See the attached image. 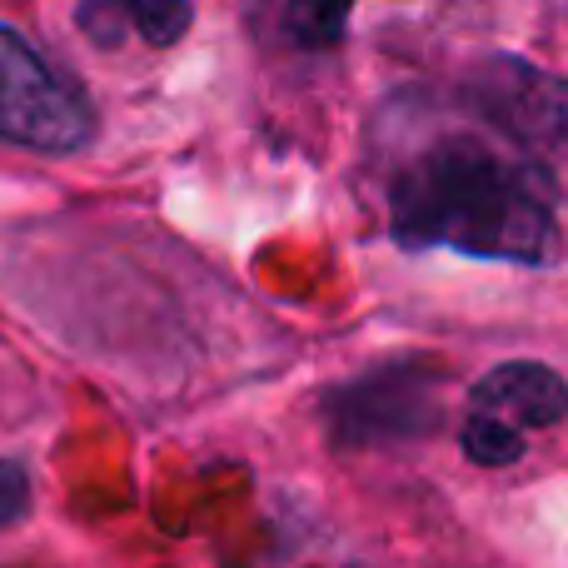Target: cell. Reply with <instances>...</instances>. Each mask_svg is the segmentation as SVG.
Here are the masks:
<instances>
[{
    "label": "cell",
    "instance_id": "1",
    "mask_svg": "<svg viewBox=\"0 0 568 568\" xmlns=\"http://www.w3.org/2000/svg\"><path fill=\"white\" fill-rule=\"evenodd\" d=\"M389 225L409 250H459L529 270L559 255L549 175L474 140H444L409 160L394 180Z\"/></svg>",
    "mask_w": 568,
    "mask_h": 568
},
{
    "label": "cell",
    "instance_id": "2",
    "mask_svg": "<svg viewBox=\"0 0 568 568\" xmlns=\"http://www.w3.org/2000/svg\"><path fill=\"white\" fill-rule=\"evenodd\" d=\"M95 110L85 90L60 80L10 26H0V140L40 155H70L90 145Z\"/></svg>",
    "mask_w": 568,
    "mask_h": 568
},
{
    "label": "cell",
    "instance_id": "3",
    "mask_svg": "<svg viewBox=\"0 0 568 568\" xmlns=\"http://www.w3.org/2000/svg\"><path fill=\"white\" fill-rule=\"evenodd\" d=\"M568 414V384L549 364L514 359L489 369L469 389V414H464V454L474 464L504 469L524 454L534 429H554Z\"/></svg>",
    "mask_w": 568,
    "mask_h": 568
},
{
    "label": "cell",
    "instance_id": "4",
    "mask_svg": "<svg viewBox=\"0 0 568 568\" xmlns=\"http://www.w3.org/2000/svg\"><path fill=\"white\" fill-rule=\"evenodd\" d=\"M334 429L349 444L369 439H404V434H429L439 424V404L434 389L419 379L414 364H389V369L369 374L359 384H344L329 399Z\"/></svg>",
    "mask_w": 568,
    "mask_h": 568
},
{
    "label": "cell",
    "instance_id": "5",
    "mask_svg": "<svg viewBox=\"0 0 568 568\" xmlns=\"http://www.w3.org/2000/svg\"><path fill=\"white\" fill-rule=\"evenodd\" d=\"M479 100L484 115L524 140H554L568 130V85L554 90V80L529 65H489L479 75Z\"/></svg>",
    "mask_w": 568,
    "mask_h": 568
},
{
    "label": "cell",
    "instance_id": "6",
    "mask_svg": "<svg viewBox=\"0 0 568 568\" xmlns=\"http://www.w3.org/2000/svg\"><path fill=\"white\" fill-rule=\"evenodd\" d=\"M80 30L95 45H120L125 36H140L145 45H175L190 30V0H75Z\"/></svg>",
    "mask_w": 568,
    "mask_h": 568
},
{
    "label": "cell",
    "instance_id": "7",
    "mask_svg": "<svg viewBox=\"0 0 568 568\" xmlns=\"http://www.w3.org/2000/svg\"><path fill=\"white\" fill-rule=\"evenodd\" d=\"M354 0H284V30L294 45L324 50L344 36Z\"/></svg>",
    "mask_w": 568,
    "mask_h": 568
},
{
    "label": "cell",
    "instance_id": "8",
    "mask_svg": "<svg viewBox=\"0 0 568 568\" xmlns=\"http://www.w3.org/2000/svg\"><path fill=\"white\" fill-rule=\"evenodd\" d=\"M30 509V479L20 464H0V529L16 519H26Z\"/></svg>",
    "mask_w": 568,
    "mask_h": 568
}]
</instances>
